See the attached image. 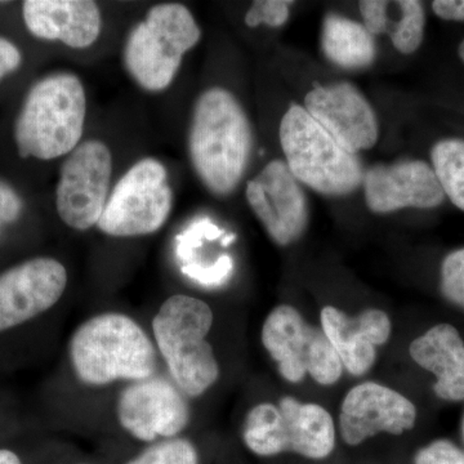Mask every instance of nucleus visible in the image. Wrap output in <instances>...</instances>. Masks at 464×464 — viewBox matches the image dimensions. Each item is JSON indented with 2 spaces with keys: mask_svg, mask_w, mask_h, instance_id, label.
Returning a JSON list of instances; mask_svg holds the SVG:
<instances>
[{
  "mask_svg": "<svg viewBox=\"0 0 464 464\" xmlns=\"http://www.w3.org/2000/svg\"><path fill=\"white\" fill-rule=\"evenodd\" d=\"M75 380L88 389L130 384L160 373V357L151 333L134 317L105 311L83 320L67 343Z\"/></svg>",
  "mask_w": 464,
  "mask_h": 464,
  "instance_id": "nucleus-1",
  "label": "nucleus"
},
{
  "mask_svg": "<svg viewBox=\"0 0 464 464\" xmlns=\"http://www.w3.org/2000/svg\"><path fill=\"white\" fill-rule=\"evenodd\" d=\"M249 119L237 97L224 88L200 94L192 114L188 149L204 186L226 197L239 185L252 154Z\"/></svg>",
  "mask_w": 464,
  "mask_h": 464,
  "instance_id": "nucleus-2",
  "label": "nucleus"
},
{
  "mask_svg": "<svg viewBox=\"0 0 464 464\" xmlns=\"http://www.w3.org/2000/svg\"><path fill=\"white\" fill-rule=\"evenodd\" d=\"M215 313L203 299L168 297L151 319V337L166 375L188 399H199L218 382L221 365L208 337Z\"/></svg>",
  "mask_w": 464,
  "mask_h": 464,
  "instance_id": "nucleus-3",
  "label": "nucleus"
},
{
  "mask_svg": "<svg viewBox=\"0 0 464 464\" xmlns=\"http://www.w3.org/2000/svg\"><path fill=\"white\" fill-rule=\"evenodd\" d=\"M87 114V99L78 76L60 72L38 82L27 94L14 137L23 158L51 160L79 146Z\"/></svg>",
  "mask_w": 464,
  "mask_h": 464,
  "instance_id": "nucleus-4",
  "label": "nucleus"
},
{
  "mask_svg": "<svg viewBox=\"0 0 464 464\" xmlns=\"http://www.w3.org/2000/svg\"><path fill=\"white\" fill-rule=\"evenodd\" d=\"M241 440L256 457L293 453L323 460L334 451L337 427L324 406L284 396L277 404L262 401L249 409L241 427Z\"/></svg>",
  "mask_w": 464,
  "mask_h": 464,
  "instance_id": "nucleus-5",
  "label": "nucleus"
},
{
  "mask_svg": "<svg viewBox=\"0 0 464 464\" xmlns=\"http://www.w3.org/2000/svg\"><path fill=\"white\" fill-rule=\"evenodd\" d=\"M279 137L290 172L311 190L346 197L362 186L364 170L359 159L342 148L304 106L286 110Z\"/></svg>",
  "mask_w": 464,
  "mask_h": 464,
  "instance_id": "nucleus-6",
  "label": "nucleus"
},
{
  "mask_svg": "<svg viewBox=\"0 0 464 464\" xmlns=\"http://www.w3.org/2000/svg\"><path fill=\"white\" fill-rule=\"evenodd\" d=\"M201 32L188 8L166 3L150 9L124 47L128 72L143 90L160 92L172 83L182 57L199 43Z\"/></svg>",
  "mask_w": 464,
  "mask_h": 464,
  "instance_id": "nucleus-7",
  "label": "nucleus"
},
{
  "mask_svg": "<svg viewBox=\"0 0 464 464\" xmlns=\"http://www.w3.org/2000/svg\"><path fill=\"white\" fill-rule=\"evenodd\" d=\"M261 342L289 383H301L308 374L317 384L333 386L343 374L340 356L322 329L307 324L290 304H279L266 316Z\"/></svg>",
  "mask_w": 464,
  "mask_h": 464,
  "instance_id": "nucleus-8",
  "label": "nucleus"
},
{
  "mask_svg": "<svg viewBox=\"0 0 464 464\" xmlns=\"http://www.w3.org/2000/svg\"><path fill=\"white\" fill-rule=\"evenodd\" d=\"M173 208L167 169L157 159H142L116 183L97 227L111 237L155 234Z\"/></svg>",
  "mask_w": 464,
  "mask_h": 464,
  "instance_id": "nucleus-9",
  "label": "nucleus"
},
{
  "mask_svg": "<svg viewBox=\"0 0 464 464\" xmlns=\"http://www.w3.org/2000/svg\"><path fill=\"white\" fill-rule=\"evenodd\" d=\"M115 418L121 431L146 447L183 436L191 423L190 399L159 373L119 391Z\"/></svg>",
  "mask_w": 464,
  "mask_h": 464,
  "instance_id": "nucleus-10",
  "label": "nucleus"
},
{
  "mask_svg": "<svg viewBox=\"0 0 464 464\" xmlns=\"http://www.w3.org/2000/svg\"><path fill=\"white\" fill-rule=\"evenodd\" d=\"M112 159L105 143H81L63 161L57 185L56 207L63 224L87 231L99 224L109 199Z\"/></svg>",
  "mask_w": 464,
  "mask_h": 464,
  "instance_id": "nucleus-11",
  "label": "nucleus"
},
{
  "mask_svg": "<svg viewBox=\"0 0 464 464\" xmlns=\"http://www.w3.org/2000/svg\"><path fill=\"white\" fill-rule=\"evenodd\" d=\"M246 197L275 244L288 246L304 237L310 218L307 197L285 161H270L248 183Z\"/></svg>",
  "mask_w": 464,
  "mask_h": 464,
  "instance_id": "nucleus-12",
  "label": "nucleus"
},
{
  "mask_svg": "<svg viewBox=\"0 0 464 464\" xmlns=\"http://www.w3.org/2000/svg\"><path fill=\"white\" fill-rule=\"evenodd\" d=\"M417 418V406L399 391L366 381L344 396L338 431L348 447H359L380 433L400 436L411 431Z\"/></svg>",
  "mask_w": 464,
  "mask_h": 464,
  "instance_id": "nucleus-13",
  "label": "nucleus"
},
{
  "mask_svg": "<svg viewBox=\"0 0 464 464\" xmlns=\"http://www.w3.org/2000/svg\"><path fill=\"white\" fill-rule=\"evenodd\" d=\"M67 283L65 266L51 257L27 259L0 274V333L32 322L56 306Z\"/></svg>",
  "mask_w": 464,
  "mask_h": 464,
  "instance_id": "nucleus-14",
  "label": "nucleus"
},
{
  "mask_svg": "<svg viewBox=\"0 0 464 464\" xmlns=\"http://www.w3.org/2000/svg\"><path fill=\"white\" fill-rule=\"evenodd\" d=\"M304 108L351 154L374 148L380 139L373 108L364 94L347 82L317 85L306 94Z\"/></svg>",
  "mask_w": 464,
  "mask_h": 464,
  "instance_id": "nucleus-15",
  "label": "nucleus"
},
{
  "mask_svg": "<svg viewBox=\"0 0 464 464\" xmlns=\"http://www.w3.org/2000/svg\"><path fill=\"white\" fill-rule=\"evenodd\" d=\"M362 185L366 206L375 215H389L405 208L431 209L441 206L447 198L433 168L415 159L369 168Z\"/></svg>",
  "mask_w": 464,
  "mask_h": 464,
  "instance_id": "nucleus-16",
  "label": "nucleus"
},
{
  "mask_svg": "<svg viewBox=\"0 0 464 464\" xmlns=\"http://www.w3.org/2000/svg\"><path fill=\"white\" fill-rule=\"evenodd\" d=\"M320 323L344 371L353 377H362L373 368L377 348L386 344L392 333L389 314L380 308L350 316L340 308L326 306L320 314Z\"/></svg>",
  "mask_w": 464,
  "mask_h": 464,
  "instance_id": "nucleus-17",
  "label": "nucleus"
},
{
  "mask_svg": "<svg viewBox=\"0 0 464 464\" xmlns=\"http://www.w3.org/2000/svg\"><path fill=\"white\" fill-rule=\"evenodd\" d=\"M23 12L36 38L60 41L75 50L93 44L102 24L99 5L90 0H27Z\"/></svg>",
  "mask_w": 464,
  "mask_h": 464,
  "instance_id": "nucleus-18",
  "label": "nucleus"
},
{
  "mask_svg": "<svg viewBox=\"0 0 464 464\" xmlns=\"http://www.w3.org/2000/svg\"><path fill=\"white\" fill-rule=\"evenodd\" d=\"M415 364L435 375L433 392L449 402L464 401V341L456 326L440 323L409 346Z\"/></svg>",
  "mask_w": 464,
  "mask_h": 464,
  "instance_id": "nucleus-19",
  "label": "nucleus"
},
{
  "mask_svg": "<svg viewBox=\"0 0 464 464\" xmlns=\"http://www.w3.org/2000/svg\"><path fill=\"white\" fill-rule=\"evenodd\" d=\"M322 50L332 63L344 70L365 69L377 57L374 36L365 26L335 14L324 18Z\"/></svg>",
  "mask_w": 464,
  "mask_h": 464,
  "instance_id": "nucleus-20",
  "label": "nucleus"
},
{
  "mask_svg": "<svg viewBox=\"0 0 464 464\" xmlns=\"http://www.w3.org/2000/svg\"><path fill=\"white\" fill-rule=\"evenodd\" d=\"M431 160L445 197L464 212V140L445 139L436 142Z\"/></svg>",
  "mask_w": 464,
  "mask_h": 464,
  "instance_id": "nucleus-21",
  "label": "nucleus"
},
{
  "mask_svg": "<svg viewBox=\"0 0 464 464\" xmlns=\"http://www.w3.org/2000/svg\"><path fill=\"white\" fill-rule=\"evenodd\" d=\"M400 17L395 26L389 30L393 47L402 54H411L423 42L426 14L423 5L418 0L395 2Z\"/></svg>",
  "mask_w": 464,
  "mask_h": 464,
  "instance_id": "nucleus-22",
  "label": "nucleus"
},
{
  "mask_svg": "<svg viewBox=\"0 0 464 464\" xmlns=\"http://www.w3.org/2000/svg\"><path fill=\"white\" fill-rule=\"evenodd\" d=\"M124 464H200V453L192 440L181 436L146 445Z\"/></svg>",
  "mask_w": 464,
  "mask_h": 464,
  "instance_id": "nucleus-23",
  "label": "nucleus"
},
{
  "mask_svg": "<svg viewBox=\"0 0 464 464\" xmlns=\"http://www.w3.org/2000/svg\"><path fill=\"white\" fill-rule=\"evenodd\" d=\"M440 290L448 302L464 311V248L453 250L442 261Z\"/></svg>",
  "mask_w": 464,
  "mask_h": 464,
  "instance_id": "nucleus-24",
  "label": "nucleus"
},
{
  "mask_svg": "<svg viewBox=\"0 0 464 464\" xmlns=\"http://www.w3.org/2000/svg\"><path fill=\"white\" fill-rule=\"evenodd\" d=\"M292 2L286 0H257L246 14V24L249 27H257L265 24L270 27H280L290 16Z\"/></svg>",
  "mask_w": 464,
  "mask_h": 464,
  "instance_id": "nucleus-25",
  "label": "nucleus"
},
{
  "mask_svg": "<svg viewBox=\"0 0 464 464\" xmlns=\"http://www.w3.org/2000/svg\"><path fill=\"white\" fill-rule=\"evenodd\" d=\"M414 464H464V450L451 440H433L415 453Z\"/></svg>",
  "mask_w": 464,
  "mask_h": 464,
  "instance_id": "nucleus-26",
  "label": "nucleus"
},
{
  "mask_svg": "<svg viewBox=\"0 0 464 464\" xmlns=\"http://www.w3.org/2000/svg\"><path fill=\"white\" fill-rule=\"evenodd\" d=\"M389 2L382 0H362L360 2L359 9L362 17V25L372 35L389 33Z\"/></svg>",
  "mask_w": 464,
  "mask_h": 464,
  "instance_id": "nucleus-27",
  "label": "nucleus"
},
{
  "mask_svg": "<svg viewBox=\"0 0 464 464\" xmlns=\"http://www.w3.org/2000/svg\"><path fill=\"white\" fill-rule=\"evenodd\" d=\"M222 234H224V231L219 230L216 225H213L209 218L198 219L185 234L179 237V255L186 258L190 255L195 244H199L200 237L215 240Z\"/></svg>",
  "mask_w": 464,
  "mask_h": 464,
  "instance_id": "nucleus-28",
  "label": "nucleus"
},
{
  "mask_svg": "<svg viewBox=\"0 0 464 464\" xmlns=\"http://www.w3.org/2000/svg\"><path fill=\"white\" fill-rule=\"evenodd\" d=\"M232 261L227 256H224L217 261L212 267H199V266H188L185 273L201 283H218L225 280L227 275L231 273Z\"/></svg>",
  "mask_w": 464,
  "mask_h": 464,
  "instance_id": "nucleus-29",
  "label": "nucleus"
},
{
  "mask_svg": "<svg viewBox=\"0 0 464 464\" xmlns=\"http://www.w3.org/2000/svg\"><path fill=\"white\" fill-rule=\"evenodd\" d=\"M21 209L23 203L16 192L5 183L0 182V227L17 219Z\"/></svg>",
  "mask_w": 464,
  "mask_h": 464,
  "instance_id": "nucleus-30",
  "label": "nucleus"
},
{
  "mask_svg": "<svg viewBox=\"0 0 464 464\" xmlns=\"http://www.w3.org/2000/svg\"><path fill=\"white\" fill-rule=\"evenodd\" d=\"M21 63V53L16 45L7 39L0 38V81L5 75L18 69Z\"/></svg>",
  "mask_w": 464,
  "mask_h": 464,
  "instance_id": "nucleus-31",
  "label": "nucleus"
},
{
  "mask_svg": "<svg viewBox=\"0 0 464 464\" xmlns=\"http://www.w3.org/2000/svg\"><path fill=\"white\" fill-rule=\"evenodd\" d=\"M432 11L441 20L464 21V0H436Z\"/></svg>",
  "mask_w": 464,
  "mask_h": 464,
  "instance_id": "nucleus-32",
  "label": "nucleus"
},
{
  "mask_svg": "<svg viewBox=\"0 0 464 464\" xmlns=\"http://www.w3.org/2000/svg\"><path fill=\"white\" fill-rule=\"evenodd\" d=\"M0 464H24L21 457L11 449H0Z\"/></svg>",
  "mask_w": 464,
  "mask_h": 464,
  "instance_id": "nucleus-33",
  "label": "nucleus"
},
{
  "mask_svg": "<svg viewBox=\"0 0 464 464\" xmlns=\"http://www.w3.org/2000/svg\"><path fill=\"white\" fill-rule=\"evenodd\" d=\"M235 239H237V237H235V235H228V237H226L225 239L222 240V246H230L232 241H234Z\"/></svg>",
  "mask_w": 464,
  "mask_h": 464,
  "instance_id": "nucleus-34",
  "label": "nucleus"
},
{
  "mask_svg": "<svg viewBox=\"0 0 464 464\" xmlns=\"http://www.w3.org/2000/svg\"><path fill=\"white\" fill-rule=\"evenodd\" d=\"M458 53H459L460 60L464 63V39L462 43H460L459 48H458Z\"/></svg>",
  "mask_w": 464,
  "mask_h": 464,
  "instance_id": "nucleus-35",
  "label": "nucleus"
},
{
  "mask_svg": "<svg viewBox=\"0 0 464 464\" xmlns=\"http://www.w3.org/2000/svg\"><path fill=\"white\" fill-rule=\"evenodd\" d=\"M462 438L464 441V415H463V420H462Z\"/></svg>",
  "mask_w": 464,
  "mask_h": 464,
  "instance_id": "nucleus-36",
  "label": "nucleus"
},
{
  "mask_svg": "<svg viewBox=\"0 0 464 464\" xmlns=\"http://www.w3.org/2000/svg\"><path fill=\"white\" fill-rule=\"evenodd\" d=\"M78 464H92V463H78Z\"/></svg>",
  "mask_w": 464,
  "mask_h": 464,
  "instance_id": "nucleus-37",
  "label": "nucleus"
}]
</instances>
